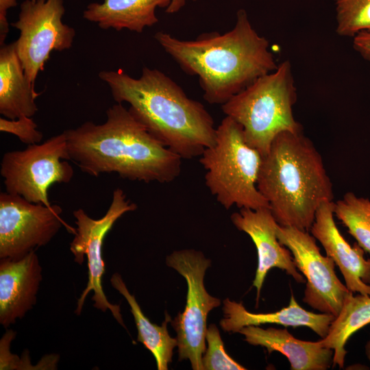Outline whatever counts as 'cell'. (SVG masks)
<instances>
[{
  "label": "cell",
  "instance_id": "1",
  "mask_svg": "<svg viewBox=\"0 0 370 370\" xmlns=\"http://www.w3.org/2000/svg\"><path fill=\"white\" fill-rule=\"evenodd\" d=\"M70 160L91 175L116 173L145 183H169L180 174L182 158L155 138L122 103L102 124L87 121L63 132Z\"/></svg>",
  "mask_w": 370,
  "mask_h": 370
},
{
  "label": "cell",
  "instance_id": "2",
  "mask_svg": "<svg viewBox=\"0 0 370 370\" xmlns=\"http://www.w3.org/2000/svg\"><path fill=\"white\" fill-rule=\"evenodd\" d=\"M154 38L184 72L198 76L203 97L210 104L223 105L278 66L269 41L254 29L243 9L237 12L234 27L223 34L204 33L184 40L158 32Z\"/></svg>",
  "mask_w": 370,
  "mask_h": 370
},
{
  "label": "cell",
  "instance_id": "3",
  "mask_svg": "<svg viewBox=\"0 0 370 370\" xmlns=\"http://www.w3.org/2000/svg\"><path fill=\"white\" fill-rule=\"evenodd\" d=\"M99 77L115 101L129 103L135 118L182 158L201 156L214 145L217 128L210 114L160 70L144 67L138 78L121 69L103 71Z\"/></svg>",
  "mask_w": 370,
  "mask_h": 370
},
{
  "label": "cell",
  "instance_id": "4",
  "mask_svg": "<svg viewBox=\"0 0 370 370\" xmlns=\"http://www.w3.org/2000/svg\"><path fill=\"white\" fill-rule=\"evenodd\" d=\"M257 187L281 226L309 232L320 205L333 201L322 157L302 131H284L262 157Z\"/></svg>",
  "mask_w": 370,
  "mask_h": 370
},
{
  "label": "cell",
  "instance_id": "5",
  "mask_svg": "<svg viewBox=\"0 0 370 370\" xmlns=\"http://www.w3.org/2000/svg\"><path fill=\"white\" fill-rule=\"evenodd\" d=\"M296 99L291 64L285 60L230 98L221 109L241 125L246 143L263 157L278 134L302 131L293 113Z\"/></svg>",
  "mask_w": 370,
  "mask_h": 370
},
{
  "label": "cell",
  "instance_id": "6",
  "mask_svg": "<svg viewBox=\"0 0 370 370\" xmlns=\"http://www.w3.org/2000/svg\"><path fill=\"white\" fill-rule=\"evenodd\" d=\"M262 156L245 141L241 125L226 116L217 127L214 145L204 151L199 162L206 171V186L228 210L269 208L257 187Z\"/></svg>",
  "mask_w": 370,
  "mask_h": 370
},
{
  "label": "cell",
  "instance_id": "7",
  "mask_svg": "<svg viewBox=\"0 0 370 370\" xmlns=\"http://www.w3.org/2000/svg\"><path fill=\"white\" fill-rule=\"evenodd\" d=\"M64 132L23 150L5 153L0 173L6 192L29 202L51 206L48 190L54 183H69L73 175Z\"/></svg>",
  "mask_w": 370,
  "mask_h": 370
},
{
  "label": "cell",
  "instance_id": "8",
  "mask_svg": "<svg viewBox=\"0 0 370 370\" xmlns=\"http://www.w3.org/2000/svg\"><path fill=\"white\" fill-rule=\"evenodd\" d=\"M166 264L182 275L187 283L185 308L171 321L177 333L179 360L188 359L193 369L204 370L202 356L206 348L208 314L221 305V300L210 295L204 284L210 260L201 251L183 249L168 256Z\"/></svg>",
  "mask_w": 370,
  "mask_h": 370
},
{
  "label": "cell",
  "instance_id": "9",
  "mask_svg": "<svg viewBox=\"0 0 370 370\" xmlns=\"http://www.w3.org/2000/svg\"><path fill=\"white\" fill-rule=\"evenodd\" d=\"M64 13V0H25L17 21L11 23L19 31L16 52L34 85L51 52L69 49L73 45L75 30L62 22Z\"/></svg>",
  "mask_w": 370,
  "mask_h": 370
},
{
  "label": "cell",
  "instance_id": "10",
  "mask_svg": "<svg viewBox=\"0 0 370 370\" xmlns=\"http://www.w3.org/2000/svg\"><path fill=\"white\" fill-rule=\"evenodd\" d=\"M136 208L137 205L127 199L121 188H117L113 191L108 210L101 218L94 219L82 208L73 211L77 227L75 236L70 243V250L74 256V261L79 264H82L86 256L88 267V283L77 299L75 310L76 314H81L87 295L93 291V306L103 312L109 310L114 319L125 328L119 306L110 303L103 292L102 279L105 264L102 247L106 236L114 223L125 213L134 211Z\"/></svg>",
  "mask_w": 370,
  "mask_h": 370
},
{
  "label": "cell",
  "instance_id": "11",
  "mask_svg": "<svg viewBox=\"0 0 370 370\" xmlns=\"http://www.w3.org/2000/svg\"><path fill=\"white\" fill-rule=\"evenodd\" d=\"M60 206L32 203L20 195L0 193V259H20L47 245L63 225L73 228L60 217Z\"/></svg>",
  "mask_w": 370,
  "mask_h": 370
},
{
  "label": "cell",
  "instance_id": "12",
  "mask_svg": "<svg viewBox=\"0 0 370 370\" xmlns=\"http://www.w3.org/2000/svg\"><path fill=\"white\" fill-rule=\"evenodd\" d=\"M276 235L306 279L303 301L322 313L337 317L349 291L338 278L333 260L321 254L316 238L307 231L278 224Z\"/></svg>",
  "mask_w": 370,
  "mask_h": 370
},
{
  "label": "cell",
  "instance_id": "13",
  "mask_svg": "<svg viewBox=\"0 0 370 370\" xmlns=\"http://www.w3.org/2000/svg\"><path fill=\"white\" fill-rule=\"evenodd\" d=\"M230 218L238 230L250 236L256 247L258 267L253 286L257 290V301L265 277L273 268L284 271L297 282H306L304 276L297 271L291 251L278 239L276 228L278 223L269 208H240Z\"/></svg>",
  "mask_w": 370,
  "mask_h": 370
},
{
  "label": "cell",
  "instance_id": "14",
  "mask_svg": "<svg viewBox=\"0 0 370 370\" xmlns=\"http://www.w3.org/2000/svg\"><path fill=\"white\" fill-rule=\"evenodd\" d=\"M334 202L325 201L317 209L310 230L343 275L347 289L370 295V258L358 245L352 246L339 232L334 220Z\"/></svg>",
  "mask_w": 370,
  "mask_h": 370
},
{
  "label": "cell",
  "instance_id": "15",
  "mask_svg": "<svg viewBox=\"0 0 370 370\" xmlns=\"http://www.w3.org/2000/svg\"><path fill=\"white\" fill-rule=\"evenodd\" d=\"M0 260V324L8 328L36 304L42 267L36 251L20 259Z\"/></svg>",
  "mask_w": 370,
  "mask_h": 370
},
{
  "label": "cell",
  "instance_id": "16",
  "mask_svg": "<svg viewBox=\"0 0 370 370\" xmlns=\"http://www.w3.org/2000/svg\"><path fill=\"white\" fill-rule=\"evenodd\" d=\"M238 333L254 346L265 347L269 354L278 352L284 355L292 370H325L333 362V350L323 346L321 341H306L294 337L286 328H262L248 325Z\"/></svg>",
  "mask_w": 370,
  "mask_h": 370
},
{
  "label": "cell",
  "instance_id": "17",
  "mask_svg": "<svg viewBox=\"0 0 370 370\" xmlns=\"http://www.w3.org/2000/svg\"><path fill=\"white\" fill-rule=\"evenodd\" d=\"M223 318L220 321L225 332H238L248 325L273 323L284 326H306L321 338H325L335 317L328 313H314L304 309L292 295L288 306L269 313H253L247 310L242 302L226 298L223 301Z\"/></svg>",
  "mask_w": 370,
  "mask_h": 370
},
{
  "label": "cell",
  "instance_id": "18",
  "mask_svg": "<svg viewBox=\"0 0 370 370\" xmlns=\"http://www.w3.org/2000/svg\"><path fill=\"white\" fill-rule=\"evenodd\" d=\"M40 95L27 78L17 54L16 42L0 49V114L8 119L33 116Z\"/></svg>",
  "mask_w": 370,
  "mask_h": 370
},
{
  "label": "cell",
  "instance_id": "19",
  "mask_svg": "<svg viewBox=\"0 0 370 370\" xmlns=\"http://www.w3.org/2000/svg\"><path fill=\"white\" fill-rule=\"evenodd\" d=\"M171 0H103L89 3L83 12L86 20L103 29H126L141 33L158 22V8H167Z\"/></svg>",
  "mask_w": 370,
  "mask_h": 370
},
{
  "label": "cell",
  "instance_id": "20",
  "mask_svg": "<svg viewBox=\"0 0 370 370\" xmlns=\"http://www.w3.org/2000/svg\"><path fill=\"white\" fill-rule=\"evenodd\" d=\"M110 282L130 306L138 330L137 341L153 354L158 370H167L172 361L173 349L177 346V338H172L167 330V325L171 321V317L166 313L161 325L151 323L142 312L134 295L129 292L119 273L113 274Z\"/></svg>",
  "mask_w": 370,
  "mask_h": 370
},
{
  "label": "cell",
  "instance_id": "21",
  "mask_svg": "<svg viewBox=\"0 0 370 370\" xmlns=\"http://www.w3.org/2000/svg\"><path fill=\"white\" fill-rule=\"evenodd\" d=\"M370 323V295L349 291L337 317L331 323L327 336L320 340L333 350V366L344 367L345 345L350 336Z\"/></svg>",
  "mask_w": 370,
  "mask_h": 370
},
{
  "label": "cell",
  "instance_id": "22",
  "mask_svg": "<svg viewBox=\"0 0 370 370\" xmlns=\"http://www.w3.org/2000/svg\"><path fill=\"white\" fill-rule=\"evenodd\" d=\"M334 214L370 254V200L348 192L334 202Z\"/></svg>",
  "mask_w": 370,
  "mask_h": 370
},
{
  "label": "cell",
  "instance_id": "23",
  "mask_svg": "<svg viewBox=\"0 0 370 370\" xmlns=\"http://www.w3.org/2000/svg\"><path fill=\"white\" fill-rule=\"evenodd\" d=\"M335 4L338 35L354 37L370 31V0H335Z\"/></svg>",
  "mask_w": 370,
  "mask_h": 370
},
{
  "label": "cell",
  "instance_id": "24",
  "mask_svg": "<svg viewBox=\"0 0 370 370\" xmlns=\"http://www.w3.org/2000/svg\"><path fill=\"white\" fill-rule=\"evenodd\" d=\"M206 341L208 347L202 356L204 369L245 370L243 366L232 359L225 352L220 332L216 325L207 328Z\"/></svg>",
  "mask_w": 370,
  "mask_h": 370
},
{
  "label": "cell",
  "instance_id": "25",
  "mask_svg": "<svg viewBox=\"0 0 370 370\" xmlns=\"http://www.w3.org/2000/svg\"><path fill=\"white\" fill-rule=\"evenodd\" d=\"M0 131L14 134L22 143L27 145L40 143L43 137L36 123L29 116H21L16 119L1 118Z\"/></svg>",
  "mask_w": 370,
  "mask_h": 370
},
{
  "label": "cell",
  "instance_id": "26",
  "mask_svg": "<svg viewBox=\"0 0 370 370\" xmlns=\"http://www.w3.org/2000/svg\"><path fill=\"white\" fill-rule=\"evenodd\" d=\"M17 5L16 0H0V45H4L9 32V23L7 18L8 10Z\"/></svg>",
  "mask_w": 370,
  "mask_h": 370
},
{
  "label": "cell",
  "instance_id": "27",
  "mask_svg": "<svg viewBox=\"0 0 370 370\" xmlns=\"http://www.w3.org/2000/svg\"><path fill=\"white\" fill-rule=\"evenodd\" d=\"M353 46L364 59L370 62V31L361 32L354 36Z\"/></svg>",
  "mask_w": 370,
  "mask_h": 370
},
{
  "label": "cell",
  "instance_id": "28",
  "mask_svg": "<svg viewBox=\"0 0 370 370\" xmlns=\"http://www.w3.org/2000/svg\"><path fill=\"white\" fill-rule=\"evenodd\" d=\"M187 0H171L170 5L165 10L168 14H175L179 12L185 5ZM196 1L197 0H192Z\"/></svg>",
  "mask_w": 370,
  "mask_h": 370
},
{
  "label": "cell",
  "instance_id": "29",
  "mask_svg": "<svg viewBox=\"0 0 370 370\" xmlns=\"http://www.w3.org/2000/svg\"><path fill=\"white\" fill-rule=\"evenodd\" d=\"M365 353L367 358L370 361V340L365 345Z\"/></svg>",
  "mask_w": 370,
  "mask_h": 370
}]
</instances>
